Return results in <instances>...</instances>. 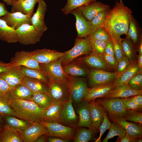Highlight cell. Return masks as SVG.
Segmentation results:
<instances>
[{
    "instance_id": "obj_1",
    "label": "cell",
    "mask_w": 142,
    "mask_h": 142,
    "mask_svg": "<svg viewBox=\"0 0 142 142\" xmlns=\"http://www.w3.org/2000/svg\"><path fill=\"white\" fill-rule=\"evenodd\" d=\"M119 0L109 10L103 27L115 40L122 41L121 36L127 35L133 12L124 5L122 0Z\"/></svg>"
},
{
    "instance_id": "obj_2",
    "label": "cell",
    "mask_w": 142,
    "mask_h": 142,
    "mask_svg": "<svg viewBox=\"0 0 142 142\" xmlns=\"http://www.w3.org/2000/svg\"><path fill=\"white\" fill-rule=\"evenodd\" d=\"M13 109L14 116L31 123L41 121L44 109L41 108L30 100L9 99Z\"/></svg>"
},
{
    "instance_id": "obj_3",
    "label": "cell",
    "mask_w": 142,
    "mask_h": 142,
    "mask_svg": "<svg viewBox=\"0 0 142 142\" xmlns=\"http://www.w3.org/2000/svg\"><path fill=\"white\" fill-rule=\"evenodd\" d=\"M92 51V43L89 36L77 37L75 39L74 46L63 52L62 65H67L78 57L83 55L89 54Z\"/></svg>"
},
{
    "instance_id": "obj_4",
    "label": "cell",
    "mask_w": 142,
    "mask_h": 142,
    "mask_svg": "<svg viewBox=\"0 0 142 142\" xmlns=\"http://www.w3.org/2000/svg\"><path fill=\"white\" fill-rule=\"evenodd\" d=\"M94 100L107 113L113 121L122 118L127 113L122 98H98Z\"/></svg>"
},
{
    "instance_id": "obj_5",
    "label": "cell",
    "mask_w": 142,
    "mask_h": 142,
    "mask_svg": "<svg viewBox=\"0 0 142 142\" xmlns=\"http://www.w3.org/2000/svg\"><path fill=\"white\" fill-rule=\"evenodd\" d=\"M68 75L70 96L72 103L78 104L87 95L88 90L85 78Z\"/></svg>"
},
{
    "instance_id": "obj_6",
    "label": "cell",
    "mask_w": 142,
    "mask_h": 142,
    "mask_svg": "<svg viewBox=\"0 0 142 142\" xmlns=\"http://www.w3.org/2000/svg\"><path fill=\"white\" fill-rule=\"evenodd\" d=\"M48 85V94L53 103L63 104L69 99L70 92L68 80L51 81Z\"/></svg>"
},
{
    "instance_id": "obj_7",
    "label": "cell",
    "mask_w": 142,
    "mask_h": 142,
    "mask_svg": "<svg viewBox=\"0 0 142 142\" xmlns=\"http://www.w3.org/2000/svg\"><path fill=\"white\" fill-rule=\"evenodd\" d=\"M16 31L17 42L24 45L36 43L43 35L33 25L28 24H23Z\"/></svg>"
},
{
    "instance_id": "obj_8",
    "label": "cell",
    "mask_w": 142,
    "mask_h": 142,
    "mask_svg": "<svg viewBox=\"0 0 142 142\" xmlns=\"http://www.w3.org/2000/svg\"><path fill=\"white\" fill-rule=\"evenodd\" d=\"M62 57L50 63H39L40 69L45 73L50 81L67 80L68 75L62 68Z\"/></svg>"
},
{
    "instance_id": "obj_9",
    "label": "cell",
    "mask_w": 142,
    "mask_h": 142,
    "mask_svg": "<svg viewBox=\"0 0 142 142\" xmlns=\"http://www.w3.org/2000/svg\"><path fill=\"white\" fill-rule=\"evenodd\" d=\"M72 103L70 96L68 100L63 104L59 115L58 122L67 126L77 127L79 118L75 113Z\"/></svg>"
},
{
    "instance_id": "obj_10",
    "label": "cell",
    "mask_w": 142,
    "mask_h": 142,
    "mask_svg": "<svg viewBox=\"0 0 142 142\" xmlns=\"http://www.w3.org/2000/svg\"><path fill=\"white\" fill-rule=\"evenodd\" d=\"M117 75L115 72L92 69L88 71L89 83L91 88L99 85L114 83Z\"/></svg>"
},
{
    "instance_id": "obj_11",
    "label": "cell",
    "mask_w": 142,
    "mask_h": 142,
    "mask_svg": "<svg viewBox=\"0 0 142 142\" xmlns=\"http://www.w3.org/2000/svg\"><path fill=\"white\" fill-rule=\"evenodd\" d=\"M41 122L47 128L48 136L57 137L69 140H73L77 127H68L58 122Z\"/></svg>"
},
{
    "instance_id": "obj_12",
    "label": "cell",
    "mask_w": 142,
    "mask_h": 142,
    "mask_svg": "<svg viewBox=\"0 0 142 142\" xmlns=\"http://www.w3.org/2000/svg\"><path fill=\"white\" fill-rule=\"evenodd\" d=\"M70 13L73 15L75 17L77 37L89 36L97 28L91 21L87 20L84 17L79 8L72 10Z\"/></svg>"
},
{
    "instance_id": "obj_13",
    "label": "cell",
    "mask_w": 142,
    "mask_h": 142,
    "mask_svg": "<svg viewBox=\"0 0 142 142\" xmlns=\"http://www.w3.org/2000/svg\"><path fill=\"white\" fill-rule=\"evenodd\" d=\"M20 133L23 142H34L40 136L48 134V131L40 122L31 123Z\"/></svg>"
},
{
    "instance_id": "obj_14",
    "label": "cell",
    "mask_w": 142,
    "mask_h": 142,
    "mask_svg": "<svg viewBox=\"0 0 142 142\" xmlns=\"http://www.w3.org/2000/svg\"><path fill=\"white\" fill-rule=\"evenodd\" d=\"M12 67L23 66L34 69H40L39 63L31 57V51H22L16 52L9 63Z\"/></svg>"
},
{
    "instance_id": "obj_15",
    "label": "cell",
    "mask_w": 142,
    "mask_h": 142,
    "mask_svg": "<svg viewBox=\"0 0 142 142\" xmlns=\"http://www.w3.org/2000/svg\"><path fill=\"white\" fill-rule=\"evenodd\" d=\"M33 13L34 11L28 14L19 12L11 13L9 12L6 15L0 18L4 21L8 26L16 30L24 24L32 25L31 18Z\"/></svg>"
},
{
    "instance_id": "obj_16",
    "label": "cell",
    "mask_w": 142,
    "mask_h": 142,
    "mask_svg": "<svg viewBox=\"0 0 142 142\" xmlns=\"http://www.w3.org/2000/svg\"><path fill=\"white\" fill-rule=\"evenodd\" d=\"M32 57L39 63H50L63 57V52L47 49L31 51Z\"/></svg>"
},
{
    "instance_id": "obj_17",
    "label": "cell",
    "mask_w": 142,
    "mask_h": 142,
    "mask_svg": "<svg viewBox=\"0 0 142 142\" xmlns=\"http://www.w3.org/2000/svg\"><path fill=\"white\" fill-rule=\"evenodd\" d=\"M38 3L37 8L31 17V23L40 32L43 33L48 29L44 21L47 7L43 0H39Z\"/></svg>"
},
{
    "instance_id": "obj_18",
    "label": "cell",
    "mask_w": 142,
    "mask_h": 142,
    "mask_svg": "<svg viewBox=\"0 0 142 142\" xmlns=\"http://www.w3.org/2000/svg\"><path fill=\"white\" fill-rule=\"evenodd\" d=\"M77 105V112L79 118L77 127H87L93 129L89 101L83 100Z\"/></svg>"
},
{
    "instance_id": "obj_19",
    "label": "cell",
    "mask_w": 142,
    "mask_h": 142,
    "mask_svg": "<svg viewBox=\"0 0 142 142\" xmlns=\"http://www.w3.org/2000/svg\"><path fill=\"white\" fill-rule=\"evenodd\" d=\"M135 95H142V90H138L130 87L127 84L122 83L116 85L104 98H126Z\"/></svg>"
},
{
    "instance_id": "obj_20",
    "label": "cell",
    "mask_w": 142,
    "mask_h": 142,
    "mask_svg": "<svg viewBox=\"0 0 142 142\" xmlns=\"http://www.w3.org/2000/svg\"><path fill=\"white\" fill-rule=\"evenodd\" d=\"M93 129L94 133H98L100 125L104 119V109L94 100L89 101Z\"/></svg>"
},
{
    "instance_id": "obj_21",
    "label": "cell",
    "mask_w": 142,
    "mask_h": 142,
    "mask_svg": "<svg viewBox=\"0 0 142 142\" xmlns=\"http://www.w3.org/2000/svg\"><path fill=\"white\" fill-rule=\"evenodd\" d=\"M84 17L91 21L94 16L102 11L110 9L109 6L100 1L95 2L87 5L79 7Z\"/></svg>"
},
{
    "instance_id": "obj_22",
    "label": "cell",
    "mask_w": 142,
    "mask_h": 142,
    "mask_svg": "<svg viewBox=\"0 0 142 142\" xmlns=\"http://www.w3.org/2000/svg\"><path fill=\"white\" fill-rule=\"evenodd\" d=\"M112 121L120 124L125 129L130 139L142 137V124L128 121L122 117L114 120Z\"/></svg>"
},
{
    "instance_id": "obj_23",
    "label": "cell",
    "mask_w": 142,
    "mask_h": 142,
    "mask_svg": "<svg viewBox=\"0 0 142 142\" xmlns=\"http://www.w3.org/2000/svg\"><path fill=\"white\" fill-rule=\"evenodd\" d=\"M115 87L114 83L89 88L87 94L83 100L89 101L98 98H103L108 94Z\"/></svg>"
},
{
    "instance_id": "obj_24",
    "label": "cell",
    "mask_w": 142,
    "mask_h": 142,
    "mask_svg": "<svg viewBox=\"0 0 142 142\" xmlns=\"http://www.w3.org/2000/svg\"><path fill=\"white\" fill-rule=\"evenodd\" d=\"M25 76L19 67H13L8 71L0 74V77L4 79L12 88L21 84Z\"/></svg>"
},
{
    "instance_id": "obj_25",
    "label": "cell",
    "mask_w": 142,
    "mask_h": 142,
    "mask_svg": "<svg viewBox=\"0 0 142 142\" xmlns=\"http://www.w3.org/2000/svg\"><path fill=\"white\" fill-rule=\"evenodd\" d=\"M80 61L92 69L107 71L111 70L107 66L102 56L92 51L88 56L81 58Z\"/></svg>"
},
{
    "instance_id": "obj_26",
    "label": "cell",
    "mask_w": 142,
    "mask_h": 142,
    "mask_svg": "<svg viewBox=\"0 0 142 142\" xmlns=\"http://www.w3.org/2000/svg\"><path fill=\"white\" fill-rule=\"evenodd\" d=\"M142 29L135 18L132 15L129 22L127 36L136 49L142 40Z\"/></svg>"
},
{
    "instance_id": "obj_27",
    "label": "cell",
    "mask_w": 142,
    "mask_h": 142,
    "mask_svg": "<svg viewBox=\"0 0 142 142\" xmlns=\"http://www.w3.org/2000/svg\"><path fill=\"white\" fill-rule=\"evenodd\" d=\"M62 68L67 75L75 77L88 75V71L84 67L80 60L73 61L69 64L62 66Z\"/></svg>"
},
{
    "instance_id": "obj_28",
    "label": "cell",
    "mask_w": 142,
    "mask_h": 142,
    "mask_svg": "<svg viewBox=\"0 0 142 142\" xmlns=\"http://www.w3.org/2000/svg\"><path fill=\"white\" fill-rule=\"evenodd\" d=\"M136 60L130 63L124 70L117 75L114 84L116 86L125 83L127 84L129 80L137 73L139 69Z\"/></svg>"
},
{
    "instance_id": "obj_29",
    "label": "cell",
    "mask_w": 142,
    "mask_h": 142,
    "mask_svg": "<svg viewBox=\"0 0 142 142\" xmlns=\"http://www.w3.org/2000/svg\"><path fill=\"white\" fill-rule=\"evenodd\" d=\"M21 84L28 87L33 93H48V85L33 78L25 76Z\"/></svg>"
},
{
    "instance_id": "obj_30",
    "label": "cell",
    "mask_w": 142,
    "mask_h": 142,
    "mask_svg": "<svg viewBox=\"0 0 142 142\" xmlns=\"http://www.w3.org/2000/svg\"><path fill=\"white\" fill-rule=\"evenodd\" d=\"M39 0H16L12 6L11 12H19L28 14L34 11L35 6Z\"/></svg>"
},
{
    "instance_id": "obj_31",
    "label": "cell",
    "mask_w": 142,
    "mask_h": 142,
    "mask_svg": "<svg viewBox=\"0 0 142 142\" xmlns=\"http://www.w3.org/2000/svg\"><path fill=\"white\" fill-rule=\"evenodd\" d=\"M0 39L9 43L17 42L16 30L8 26L4 21L1 18Z\"/></svg>"
},
{
    "instance_id": "obj_32",
    "label": "cell",
    "mask_w": 142,
    "mask_h": 142,
    "mask_svg": "<svg viewBox=\"0 0 142 142\" xmlns=\"http://www.w3.org/2000/svg\"><path fill=\"white\" fill-rule=\"evenodd\" d=\"M33 93L27 87L18 84L12 88L9 95V99H18L30 100Z\"/></svg>"
},
{
    "instance_id": "obj_33",
    "label": "cell",
    "mask_w": 142,
    "mask_h": 142,
    "mask_svg": "<svg viewBox=\"0 0 142 142\" xmlns=\"http://www.w3.org/2000/svg\"><path fill=\"white\" fill-rule=\"evenodd\" d=\"M63 105L53 103L43 111L41 121L48 123L58 122L59 113Z\"/></svg>"
},
{
    "instance_id": "obj_34",
    "label": "cell",
    "mask_w": 142,
    "mask_h": 142,
    "mask_svg": "<svg viewBox=\"0 0 142 142\" xmlns=\"http://www.w3.org/2000/svg\"><path fill=\"white\" fill-rule=\"evenodd\" d=\"M0 142H23L20 133L4 125L0 132Z\"/></svg>"
},
{
    "instance_id": "obj_35",
    "label": "cell",
    "mask_w": 142,
    "mask_h": 142,
    "mask_svg": "<svg viewBox=\"0 0 142 142\" xmlns=\"http://www.w3.org/2000/svg\"><path fill=\"white\" fill-rule=\"evenodd\" d=\"M4 124L21 132L24 130L31 123L12 115L2 116Z\"/></svg>"
},
{
    "instance_id": "obj_36",
    "label": "cell",
    "mask_w": 142,
    "mask_h": 142,
    "mask_svg": "<svg viewBox=\"0 0 142 142\" xmlns=\"http://www.w3.org/2000/svg\"><path fill=\"white\" fill-rule=\"evenodd\" d=\"M19 67L25 76L38 80L48 85L50 80L40 69L21 66Z\"/></svg>"
},
{
    "instance_id": "obj_37",
    "label": "cell",
    "mask_w": 142,
    "mask_h": 142,
    "mask_svg": "<svg viewBox=\"0 0 142 142\" xmlns=\"http://www.w3.org/2000/svg\"><path fill=\"white\" fill-rule=\"evenodd\" d=\"M121 46L124 56L128 58L130 63L136 61V49L127 36L123 39L121 42Z\"/></svg>"
},
{
    "instance_id": "obj_38",
    "label": "cell",
    "mask_w": 142,
    "mask_h": 142,
    "mask_svg": "<svg viewBox=\"0 0 142 142\" xmlns=\"http://www.w3.org/2000/svg\"><path fill=\"white\" fill-rule=\"evenodd\" d=\"M94 133L93 129L84 127H77L73 142H89L92 139Z\"/></svg>"
},
{
    "instance_id": "obj_39",
    "label": "cell",
    "mask_w": 142,
    "mask_h": 142,
    "mask_svg": "<svg viewBox=\"0 0 142 142\" xmlns=\"http://www.w3.org/2000/svg\"><path fill=\"white\" fill-rule=\"evenodd\" d=\"M106 136L102 140L103 142H107L108 140L116 136H118L117 140L121 139L125 135V129L117 122L113 121Z\"/></svg>"
},
{
    "instance_id": "obj_40",
    "label": "cell",
    "mask_w": 142,
    "mask_h": 142,
    "mask_svg": "<svg viewBox=\"0 0 142 142\" xmlns=\"http://www.w3.org/2000/svg\"><path fill=\"white\" fill-rule=\"evenodd\" d=\"M96 1L97 0H67L62 10L63 13L67 15L75 9L89 5Z\"/></svg>"
},
{
    "instance_id": "obj_41",
    "label": "cell",
    "mask_w": 142,
    "mask_h": 142,
    "mask_svg": "<svg viewBox=\"0 0 142 142\" xmlns=\"http://www.w3.org/2000/svg\"><path fill=\"white\" fill-rule=\"evenodd\" d=\"M30 101L44 109L48 108L53 104L48 94L45 93H33Z\"/></svg>"
},
{
    "instance_id": "obj_42",
    "label": "cell",
    "mask_w": 142,
    "mask_h": 142,
    "mask_svg": "<svg viewBox=\"0 0 142 142\" xmlns=\"http://www.w3.org/2000/svg\"><path fill=\"white\" fill-rule=\"evenodd\" d=\"M0 115L14 116V110L12 108L8 97L0 96Z\"/></svg>"
},
{
    "instance_id": "obj_43",
    "label": "cell",
    "mask_w": 142,
    "mask_h": 142,
    "mask_svg": "<svg viewBox=\"0 0 142 142\" xmlns=\"http://www.w3.org/2000/svg\"><path fill=\"white\" fill-rule=\"evenodd\" d=\"M90 39H96L107 42L111 39L110 34L103 27L97 28L89 36Z\"/></svg>"
},
{
    "instance_id": "obj_44",
    "label": "cell",
    "mask_w": 142,
    "mask_h": 142,
    "mask_svg": "<svg viewBox=\"0 0 142 142\" xmlns=\"http://www.w3.org/2000/svg\"><path fill=\"white\" fill-rule=\"evenodd\" d=\"M90 39L92 43V51L102 55L104 53L108 42L99 39Z\"/></svg>"
},
{
    "instance_id": "obj_45",
    "label": "cell",
    "mask_w": 142,
    "mask_h": 142,
    "mask_svg": "<svg viewBox=\"0 0 142 142\" xmlns=\"http://www.w3.org/2000/svg\"><path fill=\"white\" fill-rule=\"evenodd\" d=\"M127 84L130 87L138 90H142V68L129 80Z\"/></svg>"
},
{
    "instance_id": "obj_46",
    "label": "cell",
    "mask_w": 142,
    "mask_h": 142,
    "mask_svg": "<svg viewBox=\"0 0 142 142\" xmlns=\"http://www.w3.org/2000/svg\"><path fill=\"white\" fill-rule=\"evenodd\" d=\"M127 114L122 118L125 120L142 124V113L135 110H127Z\"/></svg>"
},
{
    "instance_id": "obj_47",
    "label": "cell",
    "mask_w": 142,
    "mask_h": 142,
    "mask_svg": "<svg viewBox=\"0 0 142 142\" xmlns=\"http://www.w3.org/2000/svg\"><path fill=\"white\" fill-rule=\"evenodd\" d=\"M108 9L100 12L97 14L91 21L97 28L103 27L108 11Z\"/></svg>"
},
{
    "instance_id": "obj_48",
    "label": "cell",
    "mask_w": 142,
    "mask_h": 142,
    "mask_svg": "<svg viewBox=\"0 0 142 142\" xmlns=\"http://www.w3.org/2000/svg\"><path fill=\"white\" fill-rule=\"evenodd\" d=\"M104 119L99 128L100 131L99 136L94 142H100L101 141V138L107 129H109L111 126V123L109 121L107 116L106 111L104 110L103 112Z\"/></svg>"
},
{
    "instance_id": "obj_49",
    "label": "cell",
    "mask_w": 142,
    "mask_h": 142,
    "mask_svg": "<svg viewBox=\"0 0 142 142\" xmlns=\"http://www.w3.org/2000/svg\"><path fill=\"white\" fill-rule=\"evenodd\" d=\"M111 37L113 43L115 58L118 62L125 56L121 46V42L122 40H117L111 36Z\"/></svg>"
},
{
    "instance_id": "obj_50",
    "label": "cell",
    "mask_w": 142,
    "mask_h": 142,
    "mask_svg": "<svg viewBox=\"0 0 142 142\" xmlns=\"http://www.w3.org/2000/svg\"><path fill=\"white\" fill-rule=\"evenodd\" d=\"M109 68L111 70L115 71L118 62L113 57L107 55L104 53L102 55Z\"/></svg>"
},
{
    "instance_id": "obj_51",
    "label": "cell",
    "mask_w": 142,
    "mask_h": 142,
    "mask_svg": "<svg viewBox=\"0 0 142 142\" xmlns=\"http://www.w3.org/2000/svg\"><path fill=\"white\" fill-rule=\"evenodd\" d=\"M12 89L6 81L0 77V96L8 97Z\"/></svg>"
},
{
    "instance_id": "obj_52",
    "label": "cell",
    "mask_w": 142,
    "mask_h": 142,
    "mask_svg": "<svg viewBox=\"0 0 142 142\" xmlns=\"http://www.w3.org/2000/svg\"><path fill=\"white\" fill-rule=\"evenodd\" d=\"M130 63L128 58L124 56L118 62L117 67L115 72L117 73V75L120 74L126 69Z\"/></svg>"
},
{
    "instance_id": "obj_53",
    "label": "cell",
    "mask_w": 142,
    "mask_h": 142,
    "mask_svg": "<svg viewBox=\"0 0 142 142\" xmlns=\"http://www.w3.org/2000/svg\"><path fill=\"white\" fill-rule=\"evenodd\" d=\"M124 105L127 110H131L142 112V106L136 104L131 101L122 98Z\"/></svg>"
},
{
    "instance_id": "obj_54",
    "label": "cell",
    "mask_w": 142,
    "mask_h": 142,
    "mask_svg": "<svg viewBox=\"0 0 142 142\" xmlns=\"http://www.w3.org/2000/svg\"><path fill=\"white\" fill-rule=\"evenodd\" d=\"M104 53L107 55L112 56L115 58L111 39L107 42Z\"/></svg>"
},
{
    "instance_id": "obj_55",
    "label": "cell",
    "mask_w": 142,
    "mask_h": 142,
    "mask_svg": "<svg viewBox=\"0 0 142 142\" xmlns=\"http://www.w3.org/2000/svg\"><path fill=\"white\" fill-rule=\"evenodd\" d=\"M124 98L133 101L138 105L142 106V95H135Z\"/></svg>"
},
{
    "instance_id": "obj_56",
    "label": "cell",
    "mask_w": 142,
    "mask_h": 142,
    "mask_svg": "<svg viewBox=\"0 0 142 142\" xmlns=\"http://www.w3.org/2000/svg\"><path fill=\"white\" fill-rule=\"evenodd\" d=\"M12 67L9 63H5L0 60V74L8 71Z\"/></svg>"
},
{
    "instance_id": "obj_57",
    "label": "cell",
    "mask_w": 142,
    "mask_h": 142,
    "mask_svg": "<svg viewBox=\"0 0 142 142\" xmlns=\"http://www.w3.org/2000/svg\"><path fill=\"white\" fill-rule=\"evenodd\" d=\"M69 141V140L62 139L59 137L48 135L47 142H68Z\"/></svg>"
},
{
    "instance_id": "obj_58",
    "label": "cell",
    "mask_w": 142,
    "mask_h": 142,
    "mask_svg": "<svg viewBox=\"0 0 142 142\" xmlns=\"http://www.w3.org/2000/svg\"><path fill=\"white\" fill-rule=\"evenodd\" d=\"M8 12L5 4L0 2V18L6 15Z\"/></svg>"
},
{
    "instance_id": "obj_59",
    "label": "cell",
    "mask_w": 142,
    "mask_h": 142,
    "mask_svg": "<svg viewBox=\"0 0 142 142\" xmlns=\"http://www.w3.org/2000/svg\"><path fill=\"white\" fill-rule=\"evenodd\" d=\"M48 135L47 134L42 135L39 136L36 140L35 142H47Z\"/></svg>"
},
{
    "instance_id": "obj_60",
    "label": "cell",
    "mask_w": 142,
    "mask_h": 142,
    "mask_svg": "<svg viewBox=\"0 0 142 142\" xmlns=\"http://www.w3.org/2000/svg\"><path fill=\"white\" fill-rule=\"evenodd\" d=\"M131 139L129 137L126 133L124 136L121 139L117 140L116 142H131Z\"/></svg>"
},
{
    "instance_id": "obj_61",
    "label": "cell",
    "mask_w": 142,
    "mask_h": 142,
    "mask_svg": "<svg viewBox=\"0 0 142 142\" xmlns=\"http://www.w3.org/2000/svg\"><path fill=\"white\" fill-rule=\"evenodd\" d=\"M137 63L139 68H142V54H139L138 55Z\"/></svg>"
},
{
    "instance_id": "obj_62",
    "label": "cell",
    "mask_w": 142,
    "mask_h": 142,
    "mask_svg": "<svg viewBox=\"0 0 142 142\" xmlns=\"http://www.w3.org/2000/svg\"><path fill=\"white\" fill-rule=\"evenodd\" d=\"M4 125L2 116L0 115V132Z\"/></svg>"
},
{
    "instance_id": "obj_63",
    "label": "cell",
    "mask_w": 142,
    "mask_h": 142,
    "mask_svg": "<svg viewBox=\"0 0 142 142\" xmlns=\"http://www.w3.org/2000/svg\"><path fill=\"white\" fill-rule=\"evenodd\" d=\"M136 50L138 52L139 54H142V40L140 41Z\"/></svg>"
},
{
    "instance_id": "obj_64",
    "label": "cell",
    "mask_w": 142,
    "mask_h": 142,
    "mask_svg": "<svg viewBox=\"0 0 142 142\" xmlns=\"http://www.w3.org/2000/svg\"><path fill=\"white\" fill-rule=\"evenodd\" d=\"M16 0H2L7 5L12 6L14 1Z\"/></svg>"
}]
</instances>
